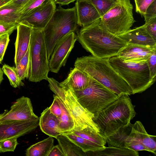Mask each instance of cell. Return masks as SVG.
<instances>
[{"label":"cell","instance_id":"1","mask_svg":"<svg viewBox=\"0 0 156 156\" xmlns=\"http://www.w3.org/2000/svg\"><path fill=\"white\" fill-rule=\"evenodd\" d=\"M77 40L92 56L108 59L116 56L126 43L105 29L99 19L77 32Z\"/></svg>","mask_w":156,"mask_h":156},{"label":"cell","instance_id":"2","mask_svg":"<svg viewBox=\"0 0 156 156\" xmlns=\"http://www.w3.org/2000/svg\"><path fill=\"white\" fill-rule=\"evenodd\" d=\"M74 66L119 96L133 94L129 86L110 65L108 59L83 56L77 58Z\"/></svg>","mask_w":156,"mask_h":156},{"label":"cell","instance_id":"3","mask_svg":"<svg viewBox=\"0 0 156 156\" xmlns=\"http://www.w3.org/2000/svg\"><path fill=\"white\" fill-rule=\"evenodd\" d=\"M135 107L129 95L123 94L94 115L93 120L106 137L130 123L136 114Z\"/></svg>","mask_w":156,"mask_h":156},{"label":"cell","instance_id":"4","mask_svg":"<svg viewBox=\"0 0 156 156\" xmlns=\"http://www.w3.org/2000/svg\"><path fill=\"white\" fill-rule=\"evenodd\" d=\"M78 24L75 6L56 9L50 20L43 29L49 60L57 42L62 37L77 31Z\"/></svg>","mask_w":156,"mask_h":156},{"label":"cell","instance_id":"5","mask_svg":"<svg viewBox=\"0 0 156 156\" xmlns=\"http://www.w3.org/2000/svg\"><path fill=\"white\" fill-rule=\"evenodd\" d=\"M29 50L27 79L34 82L47 80L50 71L43 29L32 28Z\"/></svg>","mask_w":156,"mask_h":156},{"label":"cell","instance_id":"6","mask_svg":"<svg viewBox=\"0 0 156 156\" xmlns=\"http://www.w3.org/2000/svg\"><path fill=\"white\" fill-rule=\"evenodd\" d=\"M108 60L111 66L129 86L133 94L142 93L154 83L150 79L146 61L125 62L117 56L110 58Z\"/></svg>","mask_w":156,"mask_h":156},{"label":"cell","instance_id":"7","mask_svg":"<svg viewBox=\"0 0 156 156\" xmlns=\"http://www.w3.org/2000/svg\"><path fill=\"white\" fill-rule=\"evenodd\" d=\"M72 91L81 105L94 115L119 97L91 77L86 88L82 90Z\"/></svg>","mask_w":156,"mask_h":156},{"label":"cell","instance_id":"8","mask_svg":"<svg viewBox=\"0 0 156 156\" xmlns=\"http://www.w3.org/2000/svg\"><path fill=\"white\" fill-rule=\"evenodd\" d=\"M133 6L130 0H118L116 4L101 17L103 27L110 33L118 35L128 31L135 22Z\"/></svg>","mask_w":156,"mask_h":156},{"label":"cell","instance_id":"9","mask_svg":"<svg viewBox=\"0 0 156 156\" xmlns=\"http://www.w3.org/2000/svg\"><path fill=\"white\" fill-rule=\"evenodd\" d=\"M62 87L64 90L65 95L63 102L74 123L73 130H80L90 127L97 132H100L98 126L93 120L94 114L81 105L76 100L72 90L69 88Z\"/></svg>","mask_w":156,"mask_h":156},{"label":"cell","instance_id":"10","mask_svg":"<svg viewBox=\"0 0 156 156\" xmlns=\"http://www.w3.org/2000/svg\"><path fill=\"white\" fill-rule=\"evenodd\" d=\"M77 40L75 32H71L57 42L49 60L50 71L57 73L61 67L65 66Z\"/></svg>","mask_w":156,"mask_h":156},{"label":"cell","instance_id":"11","mask_svg":"<svg viewBox=\"0 0 156 156\" xmlns=\"http://www.w3.org/2000/svg\"><path fill=\"white\" fill-rule=\"evenodd\" d=\"M56 9L54 0H46L40 5L20 19L18 23H23L33 29H43Z\"/></svg>","mask_w":156,"mask_h":156},{"label":"cell","instance_id":"12","mask_svg":"<svg viewBox=\"0 0 156 156\" xmlns=\"http://www.w3.org/2000/svg\"><path fill=\"white\" fill-rule=\"evenodd\" d=\"M34 113L30 99L22 96L14 102L10 110L0 114V122L22 121L38 118Z\"/></svg>","mask_w":156,"mask_h":156},{"label":"cell","instance_id":"13","mask_svg":"<svg viewBox=\"0 0 156 156\" xmlns=\"http://www.w3.org/2000/svg\"><path fill=\"white\" fill-rule=\"evenodd\" d=\"M132 124L120 127L114 131L106 138L108 146L121 148H127L135 151H148L142 144L135 140L131 134Z\"/></svg>","mask_w":156,"mask_h":156},{"label":"cell","instance_id":"14","mask_svg":"<svg viewBox=\"0 0 156 156\" xmlns=\"http://www.w3.org/2000/svg\"><path fill=\"white\" fill-rule=\"evenodd\" d=\"M39 118L22 121L0 122V142L29 133L39 126Z\"/></svg>","mask_w":156,"mask_h":156},{"label":"cell","instance_id":"15","mask_svg":"<svg viewBox=\"0 0 156 156\" xmlns=\"http://www.w3.org/2000/svg\"><path fill=\"white\" fill-rule=\"evenodd\" d=\"M117 36L127 44L156 48V41L149 34L144 25Z\"/></svg>","mask_w":156,"mask_h":156},{"label":"cell","instance_id":"16","mask_svg":"<svg viewBox=\"0 0 156 156\" xmlns=\"http://www.w3.org/2000/svg\"><path fill=\"white\" fill-rule=\"evenodd\" d=\"M154 49L136 45L127 44L119 51L117 56L125 62H145Z\"/></svg>","mask_w":156,"mask_h":156},{"label":"cell","instance_id":"17","mask_svg":"<svg viewBox=\"0 0 156 156\" xmlns=\"http://www.w3.org/2000/svg\"><path fill=\"white\" fill-rule=\"evenodd\" d=\"M78 25L84 27L101 17L94 6L87 0H76L75 6Z\"/></svg>","mask_w":156,"mask_h":156},{"label":"cell","instance_id":"18","mask_svg":"<svg viewBox=\"0 0 156 156\" xmlns=\"http://www.w3.org/2000/svg\"><path fill=\"white\" fill-rule=\"evenodd\" d=\"M17 36L15 43L14 62L16 66L28 50L32 28L19 23L17 26Z\"/></svg>","mask_w":156,"mask_h":156},{"label":"cell","instance_id":"19","mask_svg":"<svg viewBox=\"0 0 156 156\" xmlns=\"http://www.w3.org/2000/svg\"><path fill=\"white\" fill-rule=\"evenodd\" d=\"M90 79L85 72L74 67L70 70L67 78L59 84L62 87L69 88L73 91L82 90L88 85Z\"/></svg>","mask_w":156,"mask_h":156},{"label":"cell","instance_id":"20","mask_svg":"<svg viewBox=\"0 0 156 156\" xmlns=\"http://www.w3.org/2000/svg\"><path fill=\"white\" fill-rule=\"evenodd\" d=\"M131 134L135 139L144 145L148 151L156 154V136L148 134L140 121H137L132 124Z\"/></svg>","mask_w":156,"mask_h":156},{"label":"cell","instance_id":"21","mask_svg":"<svg viewBox=\"0 0 156 156\" xmlns=\"http://www.w3.org/2000/svg\"><path fill=\"white\" fill-rule=\"evenodd\" d=\"M58 118L50 111L49 107L44 109L39 118V126L45 134L56 138L61 133L59 132Z\"/></svg>","mask_w":156,"mask_h":156},{"label":"cell","instance_id":"22","mask_svg":"<svg viewBox=\"0 0 156 156\" xmlns=\"http://www.w3.org/2000/svg\"><path fill=\"white\" fill-rule=\"evenodd\" d=\"M86 156H139V153L127 148L113 146L104 147L94 151L86 153Z\"/></svg>","mask_w":156,"mask_h":156},{"label":"cell","instance_id":"23","mask_svg":"<svg viewBox=\"0 0 156 156\" xmlns=\"http://www.w3.org/2000/svg\"><path fill=\"white\" fill-rule=\"evenodd\" d=\"M53 137L47 138L35 143L27 148L26 151L27 156H48L54 146Z\"/></svg>","mask_w":156,"mask_h":156},{"label":"cell","instance_id":"24","mask_svg":"<svg viewBox=\"0 0 156 156\" xmlns=\"http://www.w3.org/2000/svg\"><path fill=\"white\" fill-rule=\"evenodd\" d=\"M56 139L64 156H86L85 152L64 135H58Z\"/></svg>","mask_w":156,"mask_h":156},{"label":"cell","instance_id":"25","mask_svg":"<svg viewBox=\"0 0 156 156\" xmlns=\"http://www.w3.org/2000/svg\"><path fill=\"white\" fill-rule=\"evenodd\" d=\"M21 6L10 2L0 7V21L9 23H18L21 14L19 10Z\"/></svg>","mask_w":156,"mask_h":156},{"label":"cell","instance_id":"26","mask_svg":"<svg viewBox=\"0 0 156 156\" xmlns=\"http://www.w3.org/2000/svg\"><path fill=\"white\" fill-rule=\"evenodd\" d=\"M62 110L60 117L59 120V130L61 134L69 132L73 129L74 123L68 109L62 100L55 95Z\"/></svg>","mask_w":156,"mask_h":156},{"label":"cell","instance_id":"27","mask_svg":"<svg viewBox=\"0 0 156 156\" xmlns=\"http://www.w3.org/2000/svg\"><path fill=\"white\" fill-rule=\"evenodd\" d=\"M69 132L104 147H105L107 143L106 137L103 135L90 127L80 130H73Z\"/></svg>","mask_w":156,"mask_h":156},{"label":"cell","instance_id":"28","mask_svg":"<svg viewBox=\"0 0 156 156\" xmlns=\"http://www.w3.org/2000/svg\"><path fill=\"white\" fill-rule=\"evenodd\" d=\"M68 138L84 152L94 151L104 147L76 135L70 132L62 133Z\"/></svg>","mask_w":156,"mask_h":156},{"label":"cell","instance_id":"29","mask_svg":"<svg viewBox=\"0 0 156 156\" xmlns=\"http://www.w3.org/2000/svg\"><path fill=\"white\" fill-rule=\"evenodd\" d=\"M2 69L4 73L8 78L12 87L17 88L24 86V83L18 75L16 67L5 64L3 66Z\"/></svg>","mask_w":156,"mask_h":156},{"label":"cell","instance_id":"30","mask_svg":"<svg viewBox=\"0 0 156 156\" xmlns=\"http://www.w3.org/2000/svg\"><path fill=\"white\" fill-rule=\"evenodd\" d=\"M95 7L102 17L117 2L118 0H87Z\"/></svg>","mask_w":156,"mask_h":156},{"label":"cell","instance_id":"31","mask_svg":"<svg viewBox=\"0 0 156 156\" xmlns=\"http://www.w3.org/2000/svg\"><path fill=\"white\" fill-rule=\"evenodd\" d=\"M29 61V48L21 59L19 63L16 66V69L18 75L22 80H24L26 78L27 79Z\"/></svg>","mask_w":156,"mask_h":156},{"label":"cell","instance_id":"32","mask_svg":"<svg viewBox=\"0 0 156 156\" xmlns=\"http://www.w3.org/2000/svg\"><path fill=\"white\" fill-rule=\"evenodd\" d=\"M17 138H11L0 142V153L14 151L19 144Z\"/></svg>","mask_w":156,"mask_h":156},{"label":"cell","instance_id":"33","mask_svg":"<svg viewBox=\"0 0 156 156\" xmlns=\"http://www.w3.org/2000/svg\"><path fill=\"white\" fill-rule=\"evenodd\" d=\"M46 0H30L19 10V11L21 14L20 19L25 16L32 10L40 5Z\"/></svg>","mask_w":156,"mask_h":156},{"label":"cell","instance_id":"34","mask_svg":"<svg viewBox=\"0 0 156 156\" xmlns=\"http://www.w3.org/2000/svg\"><path fill=\"white\" fill-rule=\"evenodd\" d=\"M47 80L49 83L48 85L50 89L56 95L64 101L65 99V92L63 89L60 85L59 83L53 78L48 77Z\"/></svg>","mask_w":156,"mask_h":156},{"label":"cell","instance_id":"35","mask_svg":"<svg viewBox=\"0 0 156 156\" xmlns=\"http://www.w3.org/2000/svg\"><path fill=\"white\" fill-rule=\"evenodd\" d=\"M146 62L150 71V79L154 82L156 79V48L154 49Z\"/></svg>","mask_w":156,"mask_h":156},{"label":"cell","instance_id":"36","mask_svg":"<svg viewBox=\"0 0 156 156\" xmlns=\"http://www.w3.org/2000/svg\"><path fill=\"white\" fill-rule=\"evenodd\" d=\"M155 0H134L136 12L144 16L148 6Z\"/></svg>","mask_w":156,"mask_h":156},{"label":"cell","instance_id":"37","mask_svg":"<svg viewBox=\"0 0 156 156\" xmlns=\"http://www.w3.org/2000/svg\"><path fill=\"white\" fill-rule=\"evenodd\" d=\"M18 23H9L0 21V36L6 34L10 35L16 29Z\"/></svg>","mask_w":156,"mask_h":156},{"label":"cell","instance_id":"38","mask_svg":"<svg viewBox=\"0 0 156 156\" xmlns=\"http://www.w3.org/2000/svg\"><path fill=\"white\" fill-rule=\"evenodd\" d=\"M144 25L149 34L156 41V17L145 21Z\"/></svg>","mask_w":156,"mask_h":156},{"label":"cell","instance_id":"39","mask_svg":"<svg viewBox=\"0 0 156 156\" xmlns=\"http://www.w3.org/2000/svg\"><path fill=\"white\" fill-rule=\"evenodd\" d=\"M10 35L6 34L0 36V62H1L9 41Z\"/></svg>","mask_w":156,"mask_h":156},{"label":"cell","instance_id":"40","mask_svg":"<svg viewBox=\"0 0 156 156\" xmlns=\"http://www.w3.org/2000/svg\"><path fill=\"white\" fill-rule=\"evenodd\" d=\"M156 17V0L147 7L144 16L145 21Z\"/></svg>","mask_w":156,"mask_h":156},{"label":"cell","instance_id":"41","mask_svg":"<svg viewBox=\"0 0 156 156\" xmlns=\"http://www.w3.org/2000/svg\"><path fill=\"white\" fill-rule=\"evenodd\" d=\"M53 97V101L49 108L51 112L58 118L61 116L62 110L58 102L55 95H54Z\"/></svg>","mask_w":156,"mask_h":156},{"label":"cell","instance_id":"42","mask_svg":"<svg viewBox=\"0 0 156 156\" xmlns=\"http://www.w3.org/2000/svg\"><path fill=\"white\" fill-rule=\"evenodd\" d=\"M48 156H64L59 145L53 146Z\"/></svg>","mask_w":156,"mask_h":156},{"label":"cell","instance_id":"43","mask_svg":"<svg viewBox=\"0 0 156 156\" xmlns=\"http://www.w3.org/2000/svg\"><path fill=\"white\" fill-rule=\"evenodd\" d=\"M30 0H12L10 2L13 4L21 6V7L27 3Z\"/></svg>","mask_w":156,"mask_h":156},{"label":"cell","instance_id":"44","mask_svg":"<svg viewBox=\"0 0 156 156\" xmlns=\"http://www.w3.org/2000/svg\"><path fill=\"white\" fill-rule=\"evenodd\" d=\"M76 0H55V4H58L61 5H67L74 2Z\"/></svg>","mask_w":156,"mask_h":156},{"label":"cell","instance_id":"45","mask_svg":"<svg viewBox=\"0 0 156 156\" xmlns=\"http://www.w3.org/2000/svg\"><path fill=\"white\" fill-rule=\"evenodd\" d=\"M12 0H0V7L6 4Z\"/></svg>","mask_w":156,"mask_h":156},{"label":"cell","instance_id":"46","mask_svg":"<svg viewBox=\"0 0 156 156\" xmlns=\"http://www.w3.org/2000/svg\"><path fill=\"white\" fill-rule=\"evenodd\" d=\"M3 73L2 68L0 67V84L3 79Z\"/></svg>","mask_w":156,"mask_h":156},{"label":"cell","instance_id":"47","mask_svg":"<svg viewBox=\"0 0 156 156\" xmlns=\"http://www.w3.org/2000/svg\"><path fill=\"white\" fill-rule=\"evenodd\" d=\"M1 63V62H0V64Z\"/></svg>","mask_w":156,"mask_h":156}]
</instances>
